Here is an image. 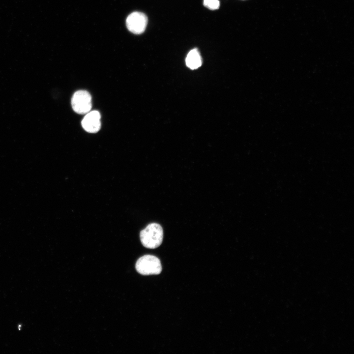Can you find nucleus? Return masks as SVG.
Segmentation results:
<instances>
[{
    "label": "nucleus",
    "instance_id": "nucleus-1",
    "mask_svg": "<svg viewBox=\"0 0 354 354\" xmlns=\"http://www.w3.org/2000/svg\"><path fill=\"white\" fill-rule=\"evenodd\" d=\"M142 245L147 248L154 249L162 243L163 238V231L158 224L153 223L148 224L140 234Z\"/></svg>",
    "mask_w": 354,
    "mask_h": 354
},
{
    "label": "nucleus",
    "instance_id": "nucleus-7",
    "mask_svg": "<svg viewBox=\"0 0 354 354\" xmlns=\"http://www.w3.org/2000/svg\"><path fill=\"white\" fill-rule=\"evenodd\" d=\"M205 6L210 10H216L220 6V2L218 0H204Z\"/></svg>",
    "mask_w": 354,
    "mask_h": 354
},
{
    "label": "nucleus",
    "instance_id": "nucleus-2",
    "mask_svg": "<svg viewBox=\"0 0 354 354\" xmlns=\"http://www.w3.org/2000/svg\"><path fill=\"white\" fill-rule=\"evenodd\" d=\"M135 268L139 273L143 275H157L161 272L162 266L157 257L146 255L137 261Z\"/></svg>",
    "mask_w": 354,
    "mask_h": 354
},
{
    "label": "nucleus",
    "instance_id": "nucleus-4",
    "mask_svg": "<svg viewBox=\"0 0 354 354\" xmlns=\"http://www.w3.org/2000/svg\"><path fill=\"white\" fill-rule=\"evenodd\" d=\"M148 18L143 13L134 12L131 13L126 20L128 30L134 34H141L146 30Z\"/></svg>",
    "mask_w": 354,
    "mask_h": 354
},
{
    "label": "nucleus",
    "instance_id": "nucleus-3",
    "mask_svg": "<svg viewBox=\"0 0 354 354\" xmlns=\"http://www.w3.org/2000/svg\"><path fill=\"white\" fill-rule=\"evenodd\" d=\"M73 110L79 114H86L91 109V97L89 93L84 90L76 91L71 99Z\"/></svg>",
    "mask_w": 354,
    "mask_h": 354
},
{
    "label": "nucleus",
    "instance_id": "nucleus-5",
    "mask_svg": "<svg viewBox=\"0 0 354 354\" xmlns=\"http://www.w3.org/2000/svg\"><path fill=\"white\" fill-rule=\"evenodd\" d=\"M100 114L97 111H89L82 121L83 128L88 132L96 133L101 127Z\"/></svg>",
    "mask_w": 354,
    "mask_h": 354
},
{
    "label": "nucleus",
    "instance_id": "nucleus-6",
    "mask_svg": "<svg viewBox=\"0 0 354 354\" xmlns=\"http://www.w3.org/2000/svg\"><path fill=\"white\" fill-rule=\"evenodd\" d=\"M185 62L186 65L191 69H195L202 65V58L197 49L191 50L187 55Z\"/></svg>",
    "mask_w": 354,
    "mask_h": 354
}]
</instances>
